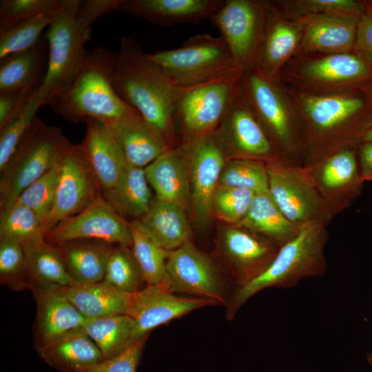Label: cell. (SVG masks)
Wrapping results in <instances>:
<instances>
[{"mask_svg": "<svg viewBox=\"0 0 372 372\" xmlns=\"http://www.w3.org/2000/svg\"><path fill=\"white\" fill-rule=\"evenodd\" d=\"M112 84L118 96L172 149L178 87L132 38L123 37L115 52Z\"/></svg>", "mask_w": 372, "mask_h": 372, "instance_id": "1", "label": "cell"}, {"mask_svg": "<svg viewBox=\"0 0 372 372\" xmlns=\"http://www.w3.org/2000/svg\"><path fill=\"white\" fill-rule=\"evenodd\" d=\"M114 56L115 52L102 48L87 51L69 87L50 105L52 110L73 123H85L90 118L107 121L136 111L113 87Z\"/></svg>", "mask_w": 372, "mask_h": 372, "instance_id": "2", "label": "cell"}, {"mask_svg": "<svg viewBox=\"0 0 372 372\" xmlns=\"http://www.w3.org/2000/svg\"><path fill=\"white\" fill-rule=\"evenodd\" d=\"M79 0H65L63 11L47 29L45 75L34 97L38 108L50 105L65 93L79 70L94 21L79 10Z\"/></svg>", "mask_w": 372, "mask_h": 372, "instance_id": "3", "label": "cell"}, {"mask_svg": "<svg viewBox=\"0 0 372 372\" xmlns=\"http://www.w3.org/2000/svg\"><path fill=\"white\" fill-rule=\"evenodd\" d=\"M326 237L319 225L307 223L280 247L267 269L244 287L231 295L227 318L260 291L270 287L291 288L305 278L323 275L326 270L323 248Z\"/></svg>", "mask_w": 372, "mask_h": 372, "instance_id": "4", "label": "cell"}, {"mask_svg": "<svg viewBox=\"0 0 372 372\" xmlns=\"http://www.w3.org/2000/svg\"><path fill=\"white\" fill-rule=\"evenodd\" d=\"M147 56L178 88L242 72L223 39L208 34L192 37L177 48Z\"/></svg>", "mask_w": 372, "mask_h": 372, "instance_id": "5", "label": "cell"}, {"mask_svg": "<svg viewBox=\"0 0 372 372\" xmlns=\"http://www.w3.org/2000/svg\"><path fill=\"white\" fill-rule=\"evenodd\" d=\"M61 129L37 116L3 168L0 178V209L12 205L21 193L57 162L65 139Z\"/></svg>", "mask_w": 372, "mask_h": 372, "instance_id": "6", "label": "cell"}, {"mask_svg": "<svg viewBox=\"0 0 372 372\" xmlns=\"http://www.w3.org/2000/svg\"><path fill=\"white\" fill-rule=\"evenodd\" d=\"M242 72L178 88L174 121L192 144L221 125Z\"/></svg>", "mask_w": 372, "mask_h": 372, "instance_id": "7", "label": "cell"}, {"mask_svg": "<svg viewBox=\"0 0 372 372\" xmlns=\"http://www.w3.org/2000/svg\"><path fill=\"white\" fill-rule=\"evenodd\" d=\"M59 175L54 206L45 227L47 234L63 220L89 206L101 190L78 145L65 138L59 158Z\"/></svg>", "mask_w": 372, "mask_h": 372, "instance_id": "8", "label": "cell"}, {"mask_svg": "<svg viewBox=\"0 0 372 372\" xmlns=\"http://www.w3.org/2000/svg\"><path fill=\"white\" fill-rule=\"evenodd\" d=\"M263 10L249 0H225L210 21L218 29L238 67L254 69L258 48L262 39Z\"/></svg>", "mask_w": 372, "mask_h": 372, "instance_id": "9", "label": "cell"}, {"mask_svg": "<svg viewBox=\"0 0 372 372\" xmlns=\"http://www.w3.org/2000/svg\"><path fill=\"white\" fill-rule=\"evenodd\" d=\"M45 240L59 245L74 240H94L131 247L130 223L121 216L101 194L79 213L54 226Z\"/></svg>", "mask_w": 372, "mask_h": 372, "instance_id": "10", "label": "cell"}, {"mask_svg": "<svg viewBox=\"0 0 372 372\" xmlns=\"http://www.w3.org/2000/svg\"><path fill=\"white\" fill-rule=\"evenodd\" d=\"M167 270L169 290L211 300L227 302L222 276L209 259L189 242L169 251Z\"/></svg>", "mask_w": 372, "mask_h": 372, "instance_id": "11", "label": "cell"}, {"mask_svg": "<svg viewBox=\"0 0 372 372\" xmlns=\"http://www.w3.org/2000/svg\"><path fill=\"white\" fill-rule=\"evenodd\" d=\"M214 304L211 300L196 297H179L164 287L147 285L130 293L129 316L134 322V341L137 342L147 338L157 327Z\"/></svg>", "mask_w": 372, "mask_h": 372, "instance_id": "12", "label": "cell"}, {"mask_svg": "<svg viewBox=\"0 0 372 372\" xmlns=\"http://www.w3.org/2000/svg\"><path fill=\"white\" fill-rule=\"evenodd\" d=\"M258 118L239 79L220 127L216 130L225 150L250 156L268 155L271 145Z\"/></svg>", "mask_w": 372, "mask_h": 372, "instance_id": "13", "label": "cell"}, {"mask_svg": "<svg viewBox=\"0 0 372 372\" xmlns=\"http://www.w3.org/2000/svg\"><path fill=\"white\" fill-rule=\"evenodd\" d=\"M226 150L216 131L193 143L189 173L192 197L198 219L205 222L226 163Z\"/></svg>", "mask_w": 372, "mask_h": 372, "instance_id": "14", "label": "cell"}, {"mask_svg": "<svg viewBox=\"0 0 372 372\" xmlns=\"http://www.w3.org/2000/svg\"><path fill=\"white\" fill-rule=\"evenodd\" d=\"M84 123L85 134L78 145L102 192L118 183L128 164L105 123L90 118Z\"/></svg>", "mask_w": 372, "mask_h": 372, "instance_id": "15", "label": "cell"}, {"mask_svg": "<svg viewBox=\"0 0 372 372\" xmlns=\"http://www.w3.org/2000/svg\"><path fill=\"white\" fill-rule=\"evenodd\" d=\"M225 0H124L117 11L162 26L198 23L211 18Z\"/></svg>", "mask_w": 372, "mask_h": 372, "instance_id": "16", "label": "cell"}, {"mask_svg": "<svg viewBox=\"0 0 372 372\" xmlns=\"http://www.w3.org/2000/svg\"><path fill=\"white\" fill-rule=\"evenodd\" d=\"M37 304L36 349L83 328L87 318L57 287H33Z\"/></svg>", "mask_w": 372, "mask_h": 372, "instance_id": "17", "label": "cell"}, {"mask_svg": "<svg viewBox=\"0 0 372 372\" xmlns=\"http://www.w3.org/2000/svg\"><path fill=\"white\" fill-rule=\"evenodd\" d=\"M221 244L223 253L233 266L235 291L262 273L279 249L270 242L234 227L224 231Z\"/></svg>", "mask_w": 372, "mask_h": 372, "instance_id": "18", "label": "cell"}, {"mask_svg": "<svg viewBox=\"0 0 372 372\" xmlns=\"http://www.w3.org/2000/svg\"><path fill=\"white\" fill-rule=\"evenodd\" d=\"M192 145L183 144L169 149L144 168L147 181L158 199L185 208L191 194L189 164Z\"/></svg>", "mask_w": 372, "mask_h": 372, "instance_id": "19", "label": "cell"}, {"mask_svg": "<svg viewBox=\"0 0 372 372\" xmlns=\"http://www.w3.org/2000/svg\"><path fill=\"white\" fill-rule=\"evenodd\" d=\"M103 122L109 127L131 166L145 168L170 149L137 111Z\"/></svg>", "mask_w": 372, "mask_h": 372, "instance_id": "20", "label": "cell"}, {"mask_svg": "<svg viewBox=\"0 0 372 372\" xmlns=\"http://www.w3.org/2000/svg\"><path fill=\"white\" fill-rule=\"evenodd\" d=\"M45 37L31 48L0 59V94L37 93L45 75Z\"/></svg>", "mask_w": 372, "mask_h": 372, "instance_id": "21", "label": "cell"}, {"mask_svg": "<svg viewBox=\"0 0 372 372\" xmlns=\"http://www.w3.org/2000/svg\"><path fill=\"white\" fill-rule=\"evenodd\" d=\"M267 172L269 192L282 214L291 223L309 221L318 207L314 189L291 171L271 168Z\"/></svg>", "mask_w": 372, "mask_h": 372, "instance_id": "22", "label": "cell"}, {"mask_svg": "<svg viewBox=\"0 0 372 372\" xmlns=\"http://www.w3.org/2000/svg\"><path fill=\"white\" fill-rule=\"evenodd\" d=\"M240 82L256 113L281 140L289 135L288 114L271 81L256 68L242 72Z\"/></svg>", "mask_w": 372, "mask_h": 372, "instance_id": "23", "label": "cell"}, {"mask_svg": "<svg viewBox=\"0 0 372 372\" xmlns=\"http://www.w3.org/2000/svg\"><path fill=\"white\" fill-rule=\"evenodd\" d=\"M37 351L48 365L61 372H80L105 360L83 328L70 331Z\"/></svg>", "mask_w": 372, "mask_h": 372, "instance_id": "24", "label": "cell"}, {"mask_svg": "<svg viewBox=\"0 0 372 372\" xmlns=\"http://www.w3.org/2000/svg\"><path fill=\"white\" fill-rule=\"evenodd\" d=\"M57 288L87 319L129 315L130 294L104 280Z\"/></svg>", "mask_w": 372, "mask_h": 372, "instance_id": "25", "label": "cell"}, {"mask_svg": "<svg viewBox=\"0 0 372 372\" xmlns=\"http://www.w3.org/2000/svg\"><path fill=\"white\" fill-rule=\"evenodd\" d=\"M149 235L170 251L189 242L191 229L185 207L155 197L149 211L138 219Z\"/></svg>", "mask_w": 372, "mask_h": 372, "instance_id": "26", "label": "cell"}, {"mask_svg": "<svg viewBox=\"0 0 372 372\" xmlns=\"http://www.w3.org/2000/svg\"><path fill=\"white\" fill-rule=\"evenodd\" d=\"M56 245L74 282L90 284L103 280L112 244L94 240H74Z\"/></svg>", "mask_w": 372, "mask_h": 372, "instance_id": "27", "label": "cell"}, {"mask_svg": "<svg viewBox=\"0 0 372 372\" xmlns=\"http://www.w3.org/2000/svg\"><path fill=\"white\" fill-rule=\"evenodd\" d=\"M360 19L348 15H316L307 25L304 44L313 50L348 51L356 41Z\"/></svg>", "mask_w": 372, "mask_h": 372, "instance_id": "28", "label": "cell"}, {"mask_svg": "<svg viewBox=\"0 0 372 372\" xmlns=\"http://www.w3.org/2000/svg\"><path fill=\"white\" fill-rule=\"evenodd\" d=\"M31 289L33 287H62L74 282L56 245L45 238L22 244Z\"/></svg>", "mask_w": 372, "mask_h": 372, "instance_id": "29", "label": "cell"}, {"mask_svg": "<svg viewBox=\"0 0 372 372\" xmlns=\"http://www.w3.org/2000/svg\"><path fill=\"white\" fill-rule=\"evenodd\" d=\"M101 194L121 216L134 220L149 211L154 199L145 169L130 165L118 183Z\"/></svg>", "mask_w": 372, "mask_h": 372, "instance_id": "30", "label": "cell"}, {"mask_svg": "<svg viewBox=\"0 0 372 372\" xmlns=\"http://www.w3.org/2000/svg\"><path fill=\"white\" fill-rule=\"evenodd\" d=\"M134 322L125 314L87 319L83 329L109 359L123 353L133 344Z\"/></svg>", "mask_w": 372, "mask_h": 372, "instance_id": "31", "label": "cell"}, {"mask_svg": "<svg viewBox=\"0 0 372 372\" xmlns=\"http://www.w3.org/2000/svg\"><path fill=\"white\" fill-rule=\"evenodd\" d=\"M129 223L132 236V251L146 284L162 286L169 290L167 270L169 251L149 235L138 220Z\"/></svg>", "mask_w": 372, "mask_h": 372, "instance_id": "32", "label": "cell"}, {"mask_svg": "<svg viewBox=\"0 0 372 372\" xmlns=\"http://www.w3.org/2000/svg\"><path fill=\"white\" fill-rule=\"evenodd\" d=\"M239 223L280 242L281 246L298 231L282 214L269 190L255 194L247 214Z\"/></svg>", "mask_w": 372, "mask_h": 372, "instance_id": "33", "label": "cell"}, {"mask_svg": "<svg viewBox=\"0 0 372 372\" xmlns=\"http://www.w3.org/2000/svg\"><path fill=\"white\" fill-rule=\"evenodd\" d=\"M304 71L307 76L318 81L347 83L369 76L372 68L363 57L342 52L313 61Z\"/></svg>", "mask_w": 372, "mask_h": 372, "instance_id": "34", "label": "cell"}, {"mask_svg": "<svg viewBox=\"0 0 372 372\" xmlns=\"http://www.w3.org/2000/svg\"><path fill=\"white\" fill-rule=\"evenodd\" d=\"M39 14L21 21L14 26L0 30V59L12 54L20 52L34 46L41 39V34L56 21L64 8Z\"/></svg>", "mask_w": 372, "mask_h": 372, "instance_id": "35", "label": "cell"}, {"mask_svg": "<svg viewBox=\"0 0 372 372\" xmlns=\"http://www.w3.org/2000/svg\"><path fill=\"white\" fill-rule=\"evenodd\" d=\"M364 101L347 96H311L304 101V109L312 123L320 129H329L360 112Z\"/></svg>", "mask_w": 372, "mask_h": 372, "instance_id": "36", "label": "cell"}, {"mask_svg": "<svg viewBox=\"0 0 372 372\" xmlns=\"http://www.w3.org/2000/svg\"><path fill=\"white\" fill-rule=\"evenodd\" d=\"M298 37L293 26L282 21L273 23L265 35L255 68L271 80L277 68L296 48Z\"/></svg>", "mask_w": 372, "mask_h": 372, "instance_id": "37", "label": "cell"}, {"mask_svg": "<svg viewBox=\"0 0 372 372\" xmlns=\"http://www.w3.org/2000/svg\"><path fill=\"white\" fill-rule=\"evenodd\" d=\"M46 235L43 221L28 207L14 203L1 210L0 240L9 239L24 244L45 239Z\"/></svg>", "mask_w": 372, "mask_h": 372, "instance_id": "38", "label": "cell"}, {"mask_svg": "<svg viewBox=\"0 0 372 372\" xmlns=\"http://www.w3.org/2000/svg\"><path fill=\"white\" fill-rule=\"evenodd\" d=\"M103 280L128 294L141 290L145 282L132 251L128 247L119 245L111 251Z\"/></svg>", "mask_w": 372, "mask_h": 372, "instance_id": "39", "label": "cell"}, {"mask_svg": "<svg viewBox=\"0 0 372 372\" xmlns=\"http://www.w3.org/2000/svg\"><path fill=\"white\" fill-rule=\"evenodd\" d=\"M219 186L249 190L255 194L269 190L268 172L256 162L234 159L225 163Z\"/></svg>", "mask_w": 372, "mask_h": 372, "instance_id": "40", "label": "cell"}, {"mask_svg": "<svg viewBox=\"0 0 372 372\" xmlns=\"http://www.w3.org/2000/svg\"><path fill=\"white\" fill-rule=\"evenodd\" d=\"M59 175L58 159L49 171L25 188L14 202L35 212L45 226L54 206Z\"/></svg>", "mask_w": 372, "mask_h": 372, "instance_id": "41", "label": "cell"}, {"mask_svg": "<svg viewBox=\"0 0 372 372\" xmlns=\"http://www.w3.org/2000/svg\"><path fill=\"white\" fill-rule=\"evenodd\" d=\"M1 282L14 289L31 288L26 259L21 243L9 240H0Z\"/></svg>", "mask_w": 372, "mask_h": 372, "instance_id": "42", "label": "cell"}, {"mask_svg": "<svg viewBox=\"0 0 372 372\" xmlns=\"http://www.w3.org/2000/svg\"><path fill=\"white\" fill-rule=\"evenodd\" d=\"M255 194L247 189L218 185L214 195L212 208L223 220L239 223L247 214Z\"/></svg>", "mask_w": 372, "mask_h": 372, "instance_id": "43", "label": "cell"}, {"mask_svg": "<svg viewBox=\"0 0 372 372\" xmlns=\"http://www.w3.org/2000/svg\"><path fill=\"white\" fill-rule=\"evenodd\" d=\"M63 0H1L0 30L62 6Z\"/></svg>", "mask_w": 372, "mask_h": 372, "instance_id": "44", "label": "cell"}, {"mask_svg": "<svg viewBox=\"0 0 372 372\" xmlns=\"http://www.w3.org/2000/svg\"><path fill=\"white\" fill-rule=\"evenodd\" d=\"M34 99L19 116L0 129V172L3 169L37 117L39 108Z\"/></svg>", "mask_w": 372, "mask_h": 372, "instance_id": "45", "label": "cell"}, {"mask_svg": "<svg viewBox=\"0 0 372 372\" xmlns=\"http://www.w3.org/2000/svg\"><path fill=\"white\" fill-rule=\"evenodd\" d=\"M356 176L354 153L346 150L336 154L327 161L322 170V180L327 187L336 188L353 181Z\"/></svg>", "mask_w": 372, "mask_h": 372, "instance_id": "46", "label": "cell"}, {"mask_svg": "<svg viewBox=\"0 0 372 372\" xmlns=\"http://www.w3.org/2000/svg\"><path fill=\"white\" fill-rule=\"evenodd\" d=\"M146 339L133 344L118 355L105 359L80 372H136Z\"/></svg>", "mask_w": 372, "mask_h": 372, "instance_id": "47", "label": "cell"}, {"mask_svg": "<svg viewBox=\"0 0 372 372\" xmlns=\"http://www.w3.org/2000/svg\"><path fill=\"white\" fill-rule=\"evenodd\" d=\"M298 4L301 9L320 15L359 17L363 10L361 4L351 0H308L300 1Z\"/></svg>", "mask_w": 372, "mask_h": 372, "instance_id": "48", "label": "cell"}, {"mask_svg": "<svg viewBox=\"0 0 372 372\" xmlns=\"http://www.w3.org/2000/svg\"><path fill=\"white\" fill-rule=\"evenodd\" d=\"M36 94H0V129L19 116L34 99Z\"/></svg>", "mask_w": 372, "mask_h": 372, "instance_id": "49", "label": "cell"}, {"mask_svg": "<svg viewBox=\"0 0 372 372\" xmlns=\"http://www.w3.org/2000/svg\"><path fill=\"white\" fill-rule=\"evenodd\" d=\"M355 42L365 60L372 64V11L360 17Z\"/></svg>", "mask_w": 372, "mask_h": 372, "instance_id": "50", "label": "cell"}, {"mask_svg": "<svg viewBox=\"0 0 372 372\" xmlns=\"http://www.w3.org/2000/svg\"><path fill=\"white\" fill-rule=\"evenodd\" d=\"M362 178L372 180V143H366L360 152Z\"/></svg>", "mask_w": 372, "mask_h": 372, "instance_id": "51", "label": "cell"}, {"mask_svg": "<svg viewBox=\"0 0 372 372\" xmlns=\"http://www.w3.org/2000/svg\"><path fill=\"white\" fill-rule=\"evenodd\" d=\"M362 139L365 143H372V127H368L364 132Z\"/></svg>", "mask_w": 372, "mask_h": 372, "instance_id": "52", "label": "cell"}, {"mask_svg": "<svg viewBox=\"0 0 372 372\" xmlns=\"http://www.w3.org/2000/svg\"><path fill=\"white\" fill-rule=\"evenodd\" d=\"M367 360L369 363L372 366V353H369L367 355Z\"/></svg>", "mask_w": 372, "mask_h": 372, "instance_id": "53", "label": "cell"}, {"mask_svg": "<svg viewBox=\"0 0 372 372\" xmlns=\"http://www.w3.org/2000/svg\"><path fill=\"white\" fill-rule=\"evenodd\" d=\"M372 127V119L371 122L369 123V125H368V127Z\"/></svg>", "mask_w": 372, "mask_h": 372, "instance_id": "54", "label": "cell"}, {"mask_svg": "<svg viewBox=\"0 0 372 372\" xmlns=\"http://www.w3.org/2000/svg\"><path fill=\"white\" fill-rule=\"evenodd\" d=\"M371 99L372 100V86H371Z\"/></svg>", "mask_w": 372, "mask_h": 372, "instance_id": "55", "label": "cell"}]
</instances>
